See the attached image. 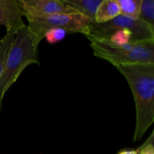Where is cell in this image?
<instances>
[{
    "mask_svg": "<svg viewBox=\"0 0 154 154\" xmlns=\"http://www.w3.org/2000/svg\"><path fill=\"white\" fill-rule=\"evenodd\" d=\"M115 68L126 78L133 94L136 111L133 141H139L154 123V64L122 65Z\"/></svg>",
    "mask_w": 154,
    "mask_h": 154,
    "instance_id": "cell-1",
    "label": "cell"
},
{
    "mask_svg": "<svg viewBox=\"0 0 154 154\" xmlns=\"http://www.w3.org/2000/svg\"><path fill=\"white\" fill-rule=\"evenodd\" d=\"M41 42L42 40L30 30L27 25L15 32L14 41L0 78V111L2 110L5 95L17 81L24 69L32 64H40L38 46Z\"/></svg>",
    "mask_w": 154,
    "mask_h": 154,
    "instance_id": "cell-2",
    "label": "cell"
},
{
    "mask_svg": "<svg viewBox=\"0 0 154 154\" xmlns=\"http://www.w3.org/2000/svg\"><path fill=\"white\" fill-rule=\"evenodd\" d=\"M86 38L90 42L94 56L109 62L114 67L139 63L154 64V40L116 45L90 36Z\"/></svg>",
    "mask_w": 154,
    "mask_h": 154,
    "instance_id": "cell-3",
    "label": "cell"
},
{
    "mask_svg": "<svg viewBox=\"0 0 154 154\" xmlns=\"http://www.w3.org/2000/svg\"><path fill=\"white\" fill-rule=\"evenodd\" d=\"M28 27L41 40L45 38L46 32L60 29L66 32L90 34V26L93 21L81 14H60L42 17H27Z\"/></svg>",
    "mask_w": 154,
    "mask_h": 154,
    "instance_id": "cell-4",
    "label": "cell"
},
{
    "mask_svg": "<svg viewBox=\"0 0 154 154\" xmlns=\"http://www.w3.org/2000/svg\"><path fill=\"white\" fill-rule=\"evenodd\" d=\"M120 29H126L132 32L134 42L154 40V29L140 20H134L121 14L103 23L93 22L90 26V34L85 36L107 40L114 32Z\"/></svg>",
    "mask_w": 154,
    "mask_h": 154,
    "instance_id": "cell-5",
    "label": "cell"
},
{
    "mask_svg": "<svg viewBox=\"0 0 154 154\" xmlns=\"http://www.w3.org/2000/svg\"><path fill=\"white\" fill-rule=\"evenodd\" d=\"M26 17H42L60 14H76L63 0H19Z\"/></svg>",
    "mask_w": 154,
    "mask_h": 154,
    "instance_id": "cell-6",
    "label": "cell"
},
{
    "mask_svg": "<svg viewBox=\"0 0 154 154\" xmlns=\"http://www.w3.org/2000/svg\"><path fill=\"white\" fill-rule=\"evenodd\" d=\"M23 17L26 14L19 0H0V26L5 27L6 32L17 31L25 26Z\"/></svg>",
    "mask_w": 154,
    "mask_h": 154,
    "instance_id": "cell-7",
    "label": "cell"
},
{
    "mask_svg": "<svg viewBox=\"0 0 154 154\" xmlns=\"http://www.w3.org/2000/svg\"><path fill=\"white\" fill-rule=\"evenodd\" d=\"M120 14L117 0H102L96 10L94 22L103 23L111 20Z\"/></svg>",
    "mask_w": 154,
    "mask_h": 154,
    "instance_id": "cell-8",
    "label": "cell"
},
{
    "mask_svg": "<svg viewBox=\"0 0 154 154\" xmlns=\"http://www.w3.org/2000/svg\"><path fill=\"white\" fill-rule=\"evenodd\" d=\"M79 14L90 18L93 22L95 20L96 10L102 0H63Z\"/></svg>",
    "mask_w": 154,
    "mask_h": 154,
    "instance_id": "cell-9",
    "label": "cell"
},
{
    "mask_svg": "<svg viewBox=\"0 0 154 154\" xmlns=\"http://www.w3.org/2000/svg\"><path fill=\"white\" fill-rule=\"evenodd\" d=\"M15 32L16 31L6 32L5 35L0 40V78L4 71L9 51L14 41Z\"/></svg>",
    "mask_w": 154,
    "mask_h": 154,
    "instance_id": "cell-10",
    "label": "cell"
},
{
    "mask_svg": "<svg viewBox=\"0 0 154 154\" xmlns=\"http://www.w3.org/2000/svg\"><path fill=\"white\" fill-rule=\"evenodd\" d=\"M117 2L120 14L134 20L138 19L141 0H117Z\"/></svg>",
    "mask_w": 154,
    "mask_h": 154,
    "instance_id": "cell-11",
    "label": "cell"
},
{
    "mask_svg": "<svg viewBox=\"0 0 154 154\" xmlns=\"http://www.w3.org/2000/svg\"><path fill=\"white\" fill-rule=\"evenodd\" d=\"M138 20L154 29L153 0H141Z\"/></svg>",
    "mask_w": 154,
    "mask_h": 154,
    "instance_id": "cell-12",
    "label": "cell"
},
{
    "mask_svg": "<svg viewBox=\"0 0 154 154\" xmlns=\"http://www.w3.org/2000/svg\"><path fill=\"white\" fill-rule=\"evenodd\" d=\"M116 45H126L129 42H134L133 35L132 32L126 29H120L114 32L107 40H102Z\"/></svg>",
    "mask_w": 154,
    "mask_h": 154,
    "instance_id": "cell-13",
    "label": "cell"
},
{
    "mask_svg": "<svg viewBox=\"0 0 154 154\" xmlns=\"http://www.w3.org/2000/svg\"><path fill=\"white\" fill-rule=\"evenodd\" d=\"M66 32L65 30L60 29H52L46 32L45 35V38L49 44H56L63 41L66 38Z\"/></svg>",
    "mask_w": 154,
    "mask_h": 154,
    "instance_id": "cell-14",
    "label": "cell"
},
{
    "mask_svg": "<svg viewBox=\"0 0 154 154\" xmlns=\"http://www.w3.org/2000/svg\"><path fill=\"white\" fill-rule=\"evenodd\" d=\"M153 132L150 135L148 140L145 141L144 144L137 150L138 154H154L153 147Z\"/></svg>",
    "mask_w": 154,
    "mask_h": 154,
    "instance_id": "cell-15",
    "label": "cell"
},
{
    "mask_svg": "<svg viewBox=\"0 0 154 154\" xmlns=\"http://www.w3.org/2000/svg\"><path fill=\"white\" fill-rule=\"evenodd\" d=\"M118 154H138V152L137 150H123Z\"/></svg>",
    "mask_w": 154,
    "mask_h": 154,
    "instance_id": "cell-16",
    "label": "cell"
}]
</instances>
